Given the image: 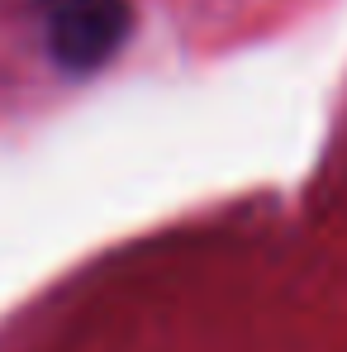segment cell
<instances>
[{"mask_svg": "<svg viewBox=\"0 0 347 352\" xmlns=\"http://www.w3.org/2000/svg\"><path fill=\"white\" fill-rule=\"evenodd\" d=\"M43 19V43L62 72L91 76L115 58L133 29L128 0H34Z\"/></svg>", "mask_w": 347, "mask_h": 352, "instance_id": "1", "label": "cell"}]
</instances>
